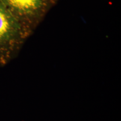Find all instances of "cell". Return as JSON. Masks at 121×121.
<instances>
[{
	"label": "cell",
	"instance_id": "1",
	"mask_svg": "<svg viewBox=\"0 0 121 121\" xmlns=\"http://www.w3.org/2000/svg\"><path fill=\"white\" fill-rule=\"evenodd\" d=\"M31 35L0 1V66L14 58Z\"/></svg>",
	"mask_w": 121,
	"mask_h": 121
},
{
	"label": "cell",
	"instance_id": "2",
	"mask_svg": "<svg viewBox=\"0 0 121 121\" xmlns=\"http://www.w3.org/2000/svg\"><path fill=\"white\" fill-rule=\"evenodd\" d=\"M58 0H0L31 34Z\"/></svg>",
	"mask_w": 121,
	"mask_h": 121
}]
</instances>
